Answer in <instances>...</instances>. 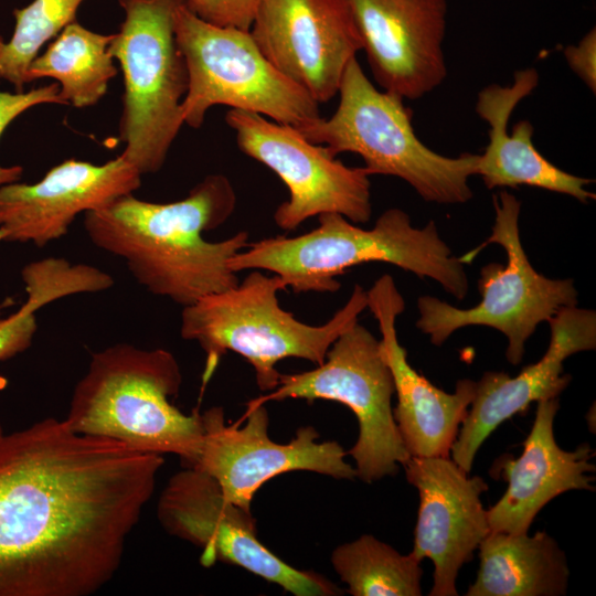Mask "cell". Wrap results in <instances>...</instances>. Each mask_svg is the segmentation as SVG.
<instances>
[{
  "mask_svg": "<svg viewBox=\"0 0 596 596\" xmlns=\"http://www.w3.org/2000/svg\"><path fill=\"white\" fill-rule=\"evenodd\" d=\"M60 85L52 83L29 92L0 91V137L7 127L28 109L41 104H63ZM23 175L21 166L4 167L0 164V187L18 182Z\"/></svg>",
  "mask_w": 596,
  "mask_h": 596,
  "instance_id": "cell-27",
  "label": "cell"
},
{
  "mask_svg": "<svg viewBox=\"0 0 596 596\" xmlns=\"http://www.w3.org/2000/svg\"><path fill=\"white\" fill-rule=\"evenodd\" d=\"M157 517L169 534L200 547V562L221 561L277 584L295 596H336L341 589L324 576L297 570L259 542L255 519L224 498L207 473L184 467L162 490Z\"/></svg>",
  "mask_w": 596,
  "mask_h": 596,
  "instance_id": "cell-12",
  "label": "cell"
},
{
  "mask_svg": "<svg viewBox=\"0 0 596 596\" xmlns=\"http://www.w3.org/2000/svg\"><path fill=\"white\" fill-rule=\"evenodd\" d=\"M84 0H33L14 9L12 36H0V79L11 83L15 92H24L30 82L29 67L42 46L54 39L67 24L76 21Z\"/></svg>",
  "mask_w": 596,
  "mask_h": 596,
  "instance_id": "cell-26",
  "label": "cell"
},
{
  "mask_svg": "<svg viewBox=\"0 0 596 596\" xmlns=\"http://www.w3.org/2000/svg\"><path fill=\"white\" fill-rule=\"evenodd\" d=\"M394 383L377 340L355 322L330 347L316 369L280 374L269 394L254 401L329 400L348 406L359 423V437L347 451L355 461L356 477L370 483L397 473L409 458L392 408Z\"/></svg>",
  "mask_w": 596,
  "mask_h": 596,
  "instance_id": "cell-10",
  "label": "cell"
},
{
  "mask_svg": "<svg viewBox=\"0 0 596 596\" xmlns=\"http://www.w3.org/2000/svg\"><path fill=\"white\" fill-rule=\"evenodd\" d=\"M332 567L353 596H419L423 570L411 553L403 555L371 534L336 547Z\"/></svg>",
  "mask_w": 596,
  "mask_h": 596,
  "instance_id": "cell-25",
  "label": "cell"
},
{
  "mask_svg": "<svg viewBox=\"0 0 596 596\" xmlns=\"http://www.w3.org/2000/svg\"><path fill=\"white\" fill-rule=\"evenodd\" d=\"M366 308L377 321L380 349L397 396L393 416L411 457H447L476 393V381L459 380L454 393L432 384L412 368L396 331L405 301L391 275L377 278L366 291Z\"/></svg>",
  "mask_w": 596,
  "mask_h": 596,
  "instance_id": "cell-19",
  "label": "cell"
},
{
  "mask_svg": "<svg viewBox=\"0 0 596 596\" xmlns=\"http://www.w3.org/2000/svg\"><path fill=\"white\" fill-rule=\"evenodd\" d=\"M558 398L538 402L532 428L520 457H503L493 465L508 482L503 496L487 510L491 531L526 533L536 514L552 499L570 490H594L595 451L588 444L562 449L554 437Z\"/></svg>",
  "mask_w": 596,
  "mask_h": 596,
  "instance_id": "cell-20",
  "label": "cell"
},
{
  "mask_svg": "<svg viewBox=\"0 0 596 596\" xmlns=\"http://www.w3.org/2000/svg\"><path fill=\"white\" fill-rule=\"evenodd\" d=\"M125 12L109 52L124 77L118 140L121 156L142 174L158 172L184 124L188 70L174 34L183 0H118Z\"/></svg>",
  "mask_w": 596,
  "mask_h": 596,
  "instance_id": "cell-7",
  "label": "cell"
},
{
  "mask_svg": "<svg viewBox=\"0 0 596 596\" xmlns=\"http://www.w3.org/2000/svg\"><path fill=\"white\" fill-rule=\"evenodd\" d=\"M225 121L235 132L238 149L269 168L287 187L288 200L274 213L278 227L294 231L323 213H338L353 223L371 219V182L363 167L345 166L295 127L256 113L231 109Z\"/></svg>",
  "mask_w": 596,
  "mask_h": 596,
  "instance_id": "cell-11",
  "label": "cell"
},
{
  "mask_svg": "<svg viewBox=\"0 0 596 596\" xmlns=\"http://www.w3.org/2000/svg\"><path fill=\"white\" fill-rule=\"evenodd\" d=\"M113 39L114 33H96L77 21L67 24L30 64V82L54 78L64 105L83 108L97 104L118 73L109 52Z\"/></svg>",
  "mask_w": 596,
  "mask_h": 596,
  "instance_id": "cell-23",
  "label": "cell"
},
{
  "mask_svg": "<svg viewBox=\"0 0 596 596\" xmlns=\"http://www.w3.org/2000/svg\"><path fill=\"white\" fill-rule=\"evenodd\" d=\"M286 285L278 275L253 269L232 288L206 295L183 307L180 333L205 353V385L222 356L242 355L254 369L259 390L273 391L280 374L276 364L287 358L324 362L333 342L358 322L366 308V291L355 285L348 301L326 323L311 326L284 310L277 292Z\"/></svg>",
  "mask_w": 596,
  "mask_h": 596,
  "instance_id": "cell-5",
  "label": "cell"
},
{
  "mask_svg": "<svg viewBox=\"0 0 596 596\" xmlns=\"http://www.w3.org/2000/svg\"><path fill=\"white\" fill-rule=\"evenodd\" d=\"M203 437L198 456L189 467L211 476L225 499L251 511L257 490L284 472L305 470L337 479H353L355 468L345 461L347 451L337 441H319L312 426L300 427L286 444L268 436V413L252 400L241 422L226 424L223 408L201 413Z\"/></svg>",
  "mask_w": 596,
  "mask_h": 596,
  "instance_id": "cell-13",
  "label": "cell"
},
{
  "mask_svg": "<svg viewBox=\"0 0 596 596\" xmlns=\"http://www.w3.org/2000/svg\"><path fill=\"white\" fill-rule=\"evenodd\" d=\"M141 173L121 155L103 164L68 159L38 182L0 187V242L43 247L61 238L79 213L138 190Z\"/></svg>",
  "mask_w": 596,
  "mask_h": 596,
  "instance_id": "cell-17",
  "label": "cell"
},
{
  "mask_svg": "<svg viewBox=\"0 0 596 596\" xmlns=\"http://www.w3.org/2000/svg\"><path fill=\"white\" fill-rule=\"evenodd\" d=\"M366 263L392 264L435 280L458 300L469 291L465 266L439 236L435 221L415 227L398 207L385 210L369 230L338 213L320 214L318 226L308 233L249 243L230 260V268L236 274L274 273L294 292H333L341 286L337 276Z\"/></svg>",
  "mask_w": 596,
  "mask_h": 596,
  "instance_id": "cell-3",
  "label": "cell"
},
{
  "mask_svg": "<svg viewBox=\"0 0 596 596\" xmlns=\"http://www.w3.org/2000/svg\"><path fill=\"white\" fill-rule=\"evenodd\" d=\"M375 82L418 99L447 76L446 0H345Z\"/></svg>",
  "mask_w": 596,
  "mask_h": 596,
  "instance_id": "cell-16",
  "label": "cell"
},
{
  "mask_svg": "<svg viewBox=\"0 0 596 596\" xmlns=\"http://www.w3.org/2000/svg\"><path fill=\"white\" fill-rule=\"evenodd\" d=\"M402 467L419 494L411 554L434 564L430 596H456L459 570L491 531L481 502L488 486L450 456L411 457Z\"/></svg>",
  "mask_w": 596,
  "mask_h": 596,
  "instance_id": "cell-15",
  "label": "cell"
},
{
  "mask_svg": "<svg viewBox=\"0 0 596 596\" xmlns=\"http://www.w3.org/2000/svg\"><path fill=\"white\" fill-rule=\"evenodd\" d=\"M494 222L490 236L459 257L470 264L488 245H500L507 263H489L480 270L479 304L462 309L433 296L417 299L419 317L416 327L441 345L456 330L485 326L508 339L505 356L509 363H521L525 342L541 322H549L561 309L577 306L573 279H552L540 274L530 263L520 238L521 202L507 190L492 196Z\"/></svg>",
  "mask_w": 596,
  "mask_h": 596,
  "instance_id": "cell-8",
  "label": "cell"
},
{
  "mask_svg": "<svg viewBox=\"0 0 596 596\" xmlns=\"http://www.w3.org/2000/svg\"><path fill=\"white\" fill-rule=\"evenodd\" d=\"M539 73L533 67L514 73L509 86L490 84L476 100V113L489 126V143L479 155L476 174L489 189L529 185L570 195L582 203L596 196L587 189L590 179L568 173L544 158L535 148L533 125L518 121L508 132L509 119L517 105L539 85Z\"/></svg>",
  "mask_w": 596,
  "mask_h": 596,
  "instance_id": "cell-21",
  "label": "cell"
},
{
  "mask_svg": "<svg viewBox=\"0 0 596 596\" xmlns=\"http://www.w3.org/2000/svg\"><path fill=\"white\" fill-rule=\"evenodd\" d=\"M339 104L330 118H319L299 131L334 156L353 152L369 175L402 179L418 195L438 204H461L472 198L469 179L479 155H439L414 131L411 108L400 95L380 91L356 57L348 64L339 86Z\"/></svg>",
  "mask_w": 596,
  "mask_h": 596,
  "instance_id": "cell-6",
  "label": "cell"
},
{
  "mask_svg": "<svg viewBox=\"0 0 596 596\" xmlns=\"http://www.w3.org/2000/svg\"><path fill=\"white\" fill-rule=\"evenodd\" d=\"M551 338L543 356L517 376L487 371L476 382V393L450 449V458L470 472L475 457L489 435L504 421L523 413L532 402L558 397L571 381L564 361L596 348V312L576 306L561 309L549 321Z\"/></svg>",
  "mask_w": 596,
  "mask_h": 596,
  "instance_id": "cell-18",
  "label": "cell"
},
{
  "mask_svg": "<svg viewBox=\"0 0 596 596\" xmlns=\"http://www.w3.org/2000/svg\"><path fill=\"white\" fill-rule=\"evenodd\" d=\"M236 193L220 173L207 174L188 196L153 203L132 193L84 213V228L98 248L121 257L134 278L153 295L182 307L238 284L230 260L248 244V233L209 242L203 232L233 214Z\"/></svg>",
  "mask_w": 596,
  "mask_h": 596,
  "instance_id": "cell-2",
  "label": "cell"
},
{
  "mask_svg": "<svg viewBox=\"0 0 596 596\" xmlns=\"http://www.w3.org/2000/svg\"><path fill=\"white\" fill-rule=\"evenodd\" d=\"M162 455L45 418L0 436V596H89L108 584Z\"/></svg>",
  "mask_w": 596,
  "mask_h": 596,
  "instance_id": "cell-1",
  "label": "cell"
},
{
  "mask_svg": "<svg viewBox=\"0 0 596 596\" xmlns=\"http://www.w3.org/2000/svg\"><path fill=\"white\" fill-rule=\"evenodd\" d=\"M21 277L28 298L15 312L0 317V362L30 348L38 330L35 312L42 307L70 295L98 292L104 286L98 268L53 257L26 264Z\"/></svg>",
  "mask_w": 596,
  "mask_h": 596,
  "instance_id": "cell-24",
  "label": "cell"
},
{
  "mask_svg": "<svg viewBox=\"0 0 596 596\" xmlns=\"http://www.w3.org/2000/svg\"><path fill=\"white\" fill-rule=\"evenodd\" d=\"M1 309H2V304L0 302V311H1Z\"/></svg>",
  "mask_w": 596,
  "mask_h": 596,
  "instance_id": "cell-30",
  "label": "cell"
},
{
  "mask_svg": "<svg viewBox=\"0 0 596 596\" xmlns=\"http://www.w3.org/2000/svg\"><path fill=\"white\" fill-rule=\"evenodd\" d=\"M249 32L265 57L318 104L338 94L362 50L345 0H260Z\"/></svg>",
  "mask_w": 596,
  "mask_h": 596,
  "instance_id": "cell-14",
  "label": "cell"
},
{
  "mask_svg": "<svg viewBox=\"0 0 596 596\" xmlns=\"http://www.w3.org/2000/svg\"><path fill=\"white\" fill-rule=\"evenodd\" d=\"M203 21L249 31L260 0H183Z\"/></svg>",
  "mask_w": 596,
  "mask_h": 596,
  "instance_id": "cell-28",
  "label": "cell"
},
{
  "mask_svg": "<svg viewBox=\"0 0 596 596\" xmlns=\"http://www.w3.org/2000/svg\"><path fill=\"white\" fill-rule=\"evenodd\" d=\"M479 570L468 596H561L570 571L565 553L546 532L490 531L478 547Z\"/></svg>",
  "mask_w": 596,
  "mask_h": 596,
  "instance_id": "cell-22",
  "label": "cell"
},
{
  "mask_svg": "<svg viewBox=\"0 0 596 596\" xmlns=\"http://www.w3.org/2000/svg\"><path fill=\"white\" fill-rule=\"evenodd\" d=\"M174 34L188 70L181 104L188 126L200 128L215 105L256 113L298 130L320 118L319 104L265 57L249 31L207 23L183 1L174 12Z\"/></svg>",
  "mask_w": 596,
  "mask_h": 596,
  "instance_id": "cell-9",
  "label": "cell"
},
{
  "mask_svg": "<svg viewBox=\"0 0 596 596\" xmlns=\"http://www.w3.org/2000/svg\"><path fill=\"white\" fill-rule=\"evenodd\" d=\"M181 383L171 352L117 343L92 354L65 421L76 433L174 454L189 467L201 446L203 423L198 409L185 414L172 403Z\"/></svg>",
  "mask_w": 596,
  "mask_h": 596,
  "instance_id": "cell-4",
  "label": "cell"
},
{
  "mask_svg": "<svg viewBox=\"0 0 596 596\" xmlns=\"http://www.w3.org/2000/svg\"><path fill=\"white\" fill-rule=\"evenodd\" d=\"M564 56L572 71L595 94L596 92V30L590 29L576 45H568Z\"/></svg>",
  "mask_w": 596,
  "mask_h": 596,
  "instance_id": "cell-29",
  "label": "cell"
}]
</instances>
